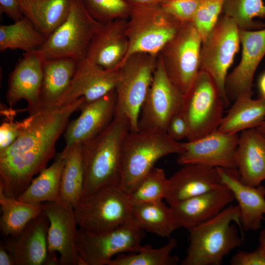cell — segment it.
<instances>
[{"label": "cell", "mask_w": 265, "mask_h": 265, "mask_svg": "<svg viewBox=\"0 0 265 265\" xmlns=\"http://www.w3.org/2000/svg\"><path fill=\"white\" fill-rule=\"evenodd\" d=\"M83 98L61 106L41 109L22 120L19 136L0 151V186L5 194L18 198L33 177L55 155V144Z\"/></svg>", "instance_id": "obj_1"}, {"label": "cell", "mask_w": 265, "mask_h": 265, "mask_svg": "<svg viewBox=\"0 0 265 265\" xmlns=\"http://www.w3.org/2000/svg\"><path fill=\"white\" fill-rule=\"evenodd\" d=\"M130 131L127 117L116 111L103 131L82 144L84 183L80 199L105 187L120 185L122 147Z\"/></svg>", "instance_id": "obj_2"}, {"label": "cell", "mask_w": 265, "mask_h": 265, "mask_svg": "<svg viewBox=\"0 0 265 265\" xmlns=\"http://www.w3.org/2000/svg\"><path fill=\"white\" fill-rule=\"evenodd\" d=\"M235 222L240 226L238 205H229L219 214L188 230L189 245L182 265H220L242 240Z\"/></svg>", "instance_id": "obj_3"}, {"label": "cell", "mask_w": 265, "mask_h": 265, "mask_svg": "<svg viewBox=\"0 0 265 265\" xmlns=\"http://www.w3.org/2000/svg\"><path fill=\"white\" fill-rule=\"evenodd\" d=\"M182 151L181 143L171 138L165 131H130L122 147L121 187L130 195L158 160Z\"/></svg>", "instance_id": "obj_4"}, {"label": "cell", "mask_w": 265, "mask_h": 265, "mask_svg": "<svg viewBox=\"0 0 265 265\" xmlns=\"http://www.w3.org/2000/svg\"><path fill=\"white\" fill-rule=\"evenodd\" d=\"M102 25L88 14L80 0H71L65 21L35 53L42 59L69 58L80 63L85 59L90 42Z\"/></svg>", "instance_id": "obj_5"}, {"label": "cell", "mask_w": 265, "mask_h": 265, "mask_svg": "<svg viewBox=\"0 0 265 265\" xmlns=\"http://www.w3.org/2000/svg\"><path fill=\"white\" fill-rule=\"evenodd\" d=\"M228 106L215 83L206 72L200 70L183 95L182 111L188 126L187 141L217 131Z\"/></svg>", "instance_id": "obj_6"}, {"label": "cell", "mask_w": 265, "mask_h": 265, "mask_svg": "<svg viewBox=\"0 0 265 265\" xmlns=\"http://www.w3.org/2000/svg\"><path fill=\"white\" fill-rule=\"evenodd\" d=\"M182 24L160 4L133 7L126 25L128 51L120 64L135 53L158 55Z\"/></svg>", "instance_id": "obj_7"}, {"label": "cell", "mask_w": 265, "mask_h": 265, "mask_svg": "<svg viewBox=\"0 0 265 265\" xmlns=\"http://www.w3.org/2000/svg\"><path fill=\"white\" fill-rule=\"evenodd\" d=\"M79 228L101 233L132 221L129 195L120 185L105 187L81 199L74 207Z\"/></svg>", "instance_id": "obj_8"}, {"label": "cell", "mask_w": 265, "mask_h": 265, "mask_svg": "<svg viewBox=\"0 0 265 265\" xmlns=\"http://www.w3.org/2000/svg\"><path fill=\"white\" fill-rule=\"evenodd\" d=\"M158 55L137 53L129 56L119 66V79L115 88L116 111L128 119L130 131H138L142 105L151 86Z\"/></svg>", "instance_id": "obj_9"}, {"label": "cell", "mask_w": 265, "mask_h": 265, "mask_svg": "<svg viewBox=\"0 0 265 265\" xmlns=\"http://www.w3.org/2000/svg\"><path fill=\"white\" fill-rule=\"evenodd\" d=\"M144 233L132 221L101 233L79 228L77 236L79 265H107L115 255L137 252L143 246L141 243Z\"/></svg>", "instance_id": "obj_10"}, {"label": "cell", "mask_w": 265, "mask_h": 265, "mask_svg": "<svg viewBox=\"0 0 265 265\" xmlns=\"http://www.w3.org/2000/svg\"><path fill=\"white\" fill-rule=\"evenodd\" d=\"M202 43L193 22L184 23L159 53L167 76L183 95L200 70Z\"/></svg>", "instance_id": "obj_11"}, {"label": "cell", "mask_w": 265, "mask_h": 265, "mask_svg": "<svg viewBox=\"0 0 265 265\" xmlns=\"http://www.w3.org/2000/svg\"><path fill=\"white\" fill-rule=\"evenodd\" d=\"M239 31L233 20L224 14L202 41L200 49V70L210 75L228 105L225 82L240 45Z\"/></svg>", "instance_id": "obj_12"}, {"label": "cell", "mask_w": 265, "mask_h": 265, "mask_svg": "<svg viewBox=\"0 0 265 265\" xmlns=\"http://www.w3.org/2000/svg\"><path fill=\"white\" fill-rule=\"evenodd\" d=\"M183 95L167 76L158 54L157 66L141 107L138 130L165 131L171 118L182 110Z\"/></svg>", "instance_id": "obj_13"}, {"label": "cell", "mask_w": 265, "mask_h": 265, "mask_svg": "<svg viewBox=\"0 0 265 265\" xmlns=\"http://www.w3.org/2000/svg\"><path fill=\"white\" fill-rule=\"evenodd\" d=\"M49 221L48 245L50 256L59 254L61 265H79L77 222L74 207L61 201L42 203Z\"/></svg>", "instance_id": "obj_14"}, {"label": "cell", "mask_w": 265, "mask_h": 265, "mask_svg": "<svg viewBox=\"0 0 265 265\" xmlns=\"http://www.w3.org/2000/svg\"><path fill=\"white\" fill-rule=\"evenodd\" d=\"M238 138V133L217 130L198 139L182 142L177 163L181 165L195 163L213 168L237 169L235 156Z\"/></svg>", "instance_id": "obj_15"}, {"label": "cell", "mask_w": 265, "mask_h": 265, "mask_svg": "<svg viewBox=\"0 0 265 265\" xmlns=\"http://www.w3.org/2000/svg\"><path fill=\"white\" fill-rule=\"evenodd\" d=\"M241 57L238 64L228 75L226 96L230 101L243 95H252L254 74L265 55V25L255 30L239 29Z\"/></svg>", "instance_id": "obj_16"}, {"label": "cell", "mask_w": 265, "mask_h": 265, "mask_svg": "<svg viewBox=\"0 0 265 265\" xmlns=\"http://www.w3.org/2000/svg\"><path fill=\"white\" fill-rule=\"evenodd\" d=\"M49 225L48 217L43 212L19 234L3 243L10 253L15 265H60L59 258L49 254Z\"/></svg>", "instance_id": "obj_17"}, {"label": "cell", "mask_w": 265, "mask_h": 265, "mask_svg": "<svg viewBox=\"0 0 265 265\" xmlns=\"http://www.w3.org/2000/svg\"><path fill=\"white\" fill-rule=\"evenodd\" d=\"M116 104L114 89L98 100L81 106L80 115L69 122L63 132L65 147L83 144L103 131L114 117Z\"/></svg>", "instance_id": "obj_18"}, {"label": "cell", "mask_w": 265, "mask_h": 265, "mask_svg": "<svg viewBox=\"0 0 265 265\" xmlns=\"http://www.w3.org/2000/svg\"><path fill=\"white\" fill-rule=\"evenodd\" d=\"M119 69L106 70L86 59L79 63L76 73L57 106L70 104L80 98L87 104L115 89Z\"/></svg>", "instance_id": "obj_19"}, {"label": "cell", "mask_w": 265, "mask_h": 265, "mask_svg": "<svg viewBox=\"0 0 265 265\" xmlns=\"http://www.w3.org/2000/svg\"><path fill=\"white\" fill-rule=\"evenodd\" d=\"M42 64L43 59L35 52L25 53L19 60L8 79L6 99L10 106L25 100L29 114L41 110Z\"/></svg>", "instance_id": "obj_20"}, {"label": "cell", "mask_w": 265, "mask_h": 265, "mask_svg": "<svg viewBox=\"0 0 265 265\" xmlns=\"http://www.w3.org/2000/svg\"><path fill=\"white\" fill-rule=\"evenodd\" d=\"M231 190L225 185L213 190L170 206L177 228L188 230L214 217L234 200Z\"/></svg>", "instance_id": "obj_21"}, {"label": "cell", "mask_w": 265, "mask_h": 265, "mask_svg": "<svg viewBox=\"0 0 265 265\" xmlns=\"http://www.w3.org/2000/svg\"><path fill=\"white\" fill-rule=\"evenodd\" d=\"M126 22L118 19L103 24L90 42L85 59L106 70L118 69L129 48Z\"/></svg>", "instance_id": "obj_22"}, {"label": "cell", "mask_w": 265, "mask_h": 265, "mask_svg": "<svg viewBox=\"0 0 265 265\" xmlns=\"http://www.w3.org/2000/svg\"><path fill=\"white\" fill-rule=\"evenodd\" d=\"M222 183L232 192L240 212V227L244 231L261 228L265 214V187L243 184L237 169L216 168Z\"/></svg>", "instance_id": "obj_23"}, {"label": "cell", "mask_w": 265, "mask_h": 265, "mask_svg": "<svg viewBox=\"0 0 265 265\" xmlns=\"http://www.w3.org/2000/svg\"><path fill=\"white\" fill-rule=\"evenodd\" d=\"M182 166L168 178V190L165 199L170 206L223 185L216 168L195 163Z\"/></svg>", "instance_id": "obj_24"}, {"label": "cell", "mask_w": 265, "mask_h": 265, "mask_svg": "<svg viewBox=\"0 0 265 265\" xmlns=\"http://www.w3.org/2000/svg\"><path fill=\"white\" fill-rule=\"evenodd\" d=\"M235 159L243 184L257 186L265 180V137L256 128L241 132Z\"/></svg>", "instance_id": "obj_25"}, {"label": "cell", "mask_w": 265, "mask_h": 265, "mask_svg": "<svg viewBox=\"0 0 265 265\" xmlns=\"http://www.w3.org/2000/svg\"><path fill=\"white\" fill-rule=\"evenodd\" d=\"M79 63L69 58L43 59L41 109L57 106L75 75Z\"/></svg>", "instance_id": "obj_26"}, {"label": "cell", "mask_w": 265, "mask_h": 265, "mask_svg": "<svg viewBox=\"0 0 265 265\" xmlns=\"http://www.w3.org/2000/svg\"><path fill=\"white\" fill-rule=\"evenodd\" d=\"M24 16L47 38L66 19L71 0H19Z\"/></svg>", "instance_id": "obj_27"}, {"label": "cell", "mask_w": 265, "mask_h": 265, "mask_svg": "<svg viewBox=\"0 0 265 265\" xmlns=\"http://www.w3.org/2000/svg\"><path fill=\"white\" fill-rule=\"evenodd\" d=\"M265 119V99L252 98V95L238 97L224 116L218 131L238 133L259 126Z\"/></svg>", "instance_id": "obj_28"}, {"label": "cell", "mask_w": 265, "mask_h": 265, "mask_svg": "<svg viewBox=\"0 0 265 265\" xmlns=\"http://www.w3.org/2000/svg\"><path fill=\"white\" fill-rule=\"evenodd\" d=\"M65 159L61 153L48 167L33 179L18 200L32 203L60 201V191Z\"/></svg>", "instance_id": "obj_29"}, {"label": "cell", "mask_w": 265, "mask_h": 265, "mask_svg": "<svg viewBox=\"0 0 265 265\" xmlns=\"http://www.w3.org/2000/svg\"><path fill=\"white\" fill-rule=\"evenodd\" d=\"M0 229L5 236H16L31 220L43 212L42 203L24 202L7 196L0 186Z\"/></svg>", "instance_id": "obj_30"}, {"label": "cell", "mask_w": 265, "mask_h": 265, "mask_svg": "<svg viewBox=\"0 0 265 265\" xmlns=\"http://www.w3.org/2000/svg\"><path fill=\"white\" fill-rule=\"evenodd\" d=\"M61 153L65 159V164L61 180L60 201L74 207L81 199L84 183L82 144L65 147Z\"/></svg>", "instance_id": "obj_31"}, {"label": "cell", "mask_w": 265, "mask_h": 265, "mask_svg": "<svg viewBox=\"0 0 265 265\" xmlns=\"http://www.w3.org/2000/svg\"><path fill=\"white\" fill-rule=\"evenodd\" d=\"M132 221L142 230L169 238L177 228L170 208L162 201L132 205Z\"/></svg>", "instance_id": "obj_32"}, {"label": "cell", "mask_w": 265, "mask_h": 265, "mask_svg": "<svg viewBox=\"0 0 265 265\" xmlns=\"http://www.w3.org/2000/svg\"><path fill=\"white\" fill-rule=\"evenodd\" d=\"M46 38L24 16L12 24L0 26V51L19 49L33 53L44 44Z\"/></svg>", "instance_id": "obj_33"}, {"label": "cell", "mask_w": 265, "mask_h": 265, "mask_svg": "<svg viewBox=\"0 0 265 265\" xmlns=\"http://www.w3.org/2000/svg\"><path fill=\"white\" fill-rule=\"evenodd\" d=\"M177 244V240L172 238L165 245L158 248L143 246L137 252L117 256L109 261L107 265H176L179 258L172 256L171 253Z\"/></svg>", "instance_id": "obj_34"}, {"label": "cell", "mask_w": 265, "mask_h": 265, "mask_svg": "<svg viewBox=\"0 0 265 265\" xmlns=\"http://www.w3.org/2000/svg\"><path fill=\"white\" fill-rule=\"evenodd\" d=\"M222 11L233 20L239 29H260L265 26L253 20L265 17L263 0H224Z\"/></svg>", "instance_id": "obj_35"}, {"label": "cell", "mask_w": 265, "mask_h": 265, "mask_svg": "<svg viewBox=\"0 0 265 265\" xmlns=\"http://www.w3.org/2000/svg\"><path fill=\"white\" fill-rule=\"evenodd\" d=\"M168 190V179L164 171L153 168L129 195L132 205L158 202L165 199Z\"/></svg>", "instance_id": "obj_36"}, {"label": "cell", "mask_w": 265, "mask_h": 265, "mask_svg": "<svg viewBox=\"0 0 265 265\" xmlns=\"http://www.w3.org/2000/svg\"><path fill=\"white\" fill-rule=\"evenodd\" d=\"M88 14L106 24L118 19L127 20L133 6L126 0H80Z\"/></svg>", "instance_id": "obj_37"}, {"label": "cell", "mask_w": 265, "mask_h": 265, "mask_svg": "<svg viewBox=\"0 0 265 265\" xmlns=\"http://www.w3.org/2000/svg\"><path fill=\"white\" fill-rule=\"evenodd\" d=\"M224 0H200L193 23L204 41L216 24Z\"/></svg>", "instance_id": "obj_38"}, {"label": "cell", "mask_w": 265, "mask_h": 265, "mask_svg": "<svg viewBox=\"0 0 265 265\" xmlns=\"http://www.w3.org/2000/svg\"><path fill=\"white\" fill-rule=\"evenodd\" d=\"M200 0H167L160 5L182 24L192 22Z\"/></svg>", "instance_id": "obj_39"}, {"label": "cell", "mask_w": 265, "mask_h": 265, "mask_svg": "<svg viewBox=\"0 0 265 265\" xmlns=\"http://www.w3.org/2000/svg\"><path fill=\"white\" fill-rule=\"evenodd\" d=\"M231 265H265V251L260 246L253 251H239L230 260Z\"/></svg>", "instance_id": "obj_40"}, {"label": "cell", "mask_w": 265, "mask_h": 265, "mask_svg": "<svg viewBox=\"0 0 265 265\" xmlns=\"http://www.w3.org/2000/svg\"><path fill=\"white\" fill-rule=\"evenodd\" d=\"M165 132L171 138L177 141L184 138L187 139L189 132L188 126L182 110L171 118Z\"/></svg>", "instance_id": "obj_41"}, {"label": "cell", "mask_w": 265, "mask_h": 265, "mask_svg": "<svg viewBox=\"0 0 265 265\" xmlns=\"http://www.w3.org/2000/svg\"><path fill=\"white\" fill-rule=\"evenodd\" d=\"M22 129V121L3 122L0 127V151L10 146L19 136Z\"/></svg>", "instance_id": "obj_42"}, {"label": "cell", "mask_w": 265, "mask_h": 265, "mask_svg": "<svg viewBox=\"0 0 265 265\" xmlns=\"http://www.w3.org/2000/svg\"><path fill=\"white\" fill-rule=\"evenodd\" d=\"M0 12L5 14L14 22L24 17L19 0H0Z\"/></svg>", "instance_id": "obj_43"}, {"label": "cell", "mask_w": 265, "mask_h": 265, "mask_svg": "<svg viewBox=\"0 0 265 265\" xmlns=\"http://www.w3.org/2000/svg\"><path fill=\"white\" fill-rule=\"evenodd\" d=\"M0 265H15L10 253L2 243L0 245Z\"/></svg>", "instance_id": "obj_44"}, {"label": "cell", "mask_w": 265, "mask_h": 265, "mask_svg": "<svg viewBox=\"0 0 265 265\" xmlns=\"http://www.w3.org/2000/svg\"><path fill=\"white\" fill-rule=\"evenodd\" d=\"M133 7L160 5L167 0H126Z\"/></svg>", "instance_id": "obj_45"}, {"label": "cell", "mask_w": 265, "mask_h": 265, "mask_svg": "<svg viewBox=\"0 0 265 265\" xmlns=\"http://www.w3.org/2000/svg\"><path fill=\"white\" fill-rule=\"evenodd\" d=\"M259 98L265 99V72L260 77L258 82Z\"/></svg>", "instance_id": "obj_46"}, {"label": "cell", "mask_w": 265, "mask_h": 265, "mask_svg": "<svg viewBox=\"0 0 265 265\" xmlns=\"http://www.w3.org/2000/svg\"><path fill=\"white\" fill-rule=\"evenodd\" d=\"M259 246L265 251V229L261 231L259 237Z\"/></svg>", "instance_id": "obj_47"}, {"label": "cell", "mask_w": 265, "mask_h": 265, "mask_svg": "<svg viewBox=\"0 0 265 265\" xmlns=\"http://www.w3.org/2000/svg\"><path fill=\"white\" fill-rule=\"evenodd\" d=\"M256 129L265 137V119Z\"/></svg>", "instance_id": "obj_48"}]
</instances>
